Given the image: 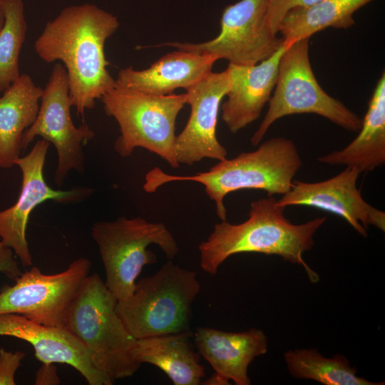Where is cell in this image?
<instances>
[{
	"instance_id": "cell-8",
	"label": "cell",
	"mask_w": 385,
	"mask_h": 385,
	"mask_svg": "<svg viewBox=\"0 0 385 385\" xmlns=\"http://www.w3.org/2000/svg\"><path fill=\"white\" fill-rule=\"evenodd\" d=\"M322 116L352 132L359 131L362 119L320 86L313 73L309 56V38L288 45L279 63L276 85L269 107L250 142L257 145L278 119L294 114Z\"/></svg>"
},
{
	"instance_id": "cell-10",
	"label": "cell",
	"mask_w": 385,
	"mask_h": 385,
	"mask_svg": "<svg viewBox=\"0 0 385 385\" xmlns=\"http://www.w3.org/2000/svg\"><path fill=\"white\" fill-rule=\"evenodd\" d=\"M71 107L67 72L62 63H56L43 88L36 118L23 135L22 148L37 136L53 145L58 156L53 180L58 186L63 184L71 170L83 173V148L95 136L85 123L79 126L73 123Z\"/></svg>"
},
{
	"instance_id": "cell-4",
	"label": "cell",
	"mask_w": 385,
	"mask_h": 385,
	"mask_svg": "<svg viewBox=\"0 0 385 385\" xmlns=\"http://www.w3.org/2000/svg\"><path fill=\"white\" fill-rule=\"evenodd\" d=\"M118 299L97 274L83 281L66 310L63 327L84 346L94 365L113 384L132 376L140 364L136 339L116 312Z\"/></svg>"
},
{
	"instance_id": "cell-3",
	"label": "cell",
	"mask_w": 385,
	"mask_h": 385,
	"mask_svg": "<svg viewBox=\"0 0 385 385\" xmlns=\"http://www.w3.org/2000/svg\"><path fill=\"white\" fill-rule=\"evenodd\" d=\"M302 165L294 143L289 139L272 138L260 144L254 151L219 160L208 170L192 175H173L159 168L150 170L145 177L143 189L155 192L160 186L174 181H192L205 187L206 194L215 202L221 221L227 220L224 199L240 190H264L267 196L284 195Z\"/></svg>"
},
{
	"instance_id": "cell-25",
	"label": "cell",
	"mask_w": 385,
	"mask_h": 385,
	"mask_svg": "<svg viewBox=\"0 0 385 385\" xmlns=\"http://www.w3.org/2000/svg\"><path fill=\"white\" fill-rule=\"evenodd\" d=\"M322 0H270L267 10V21L276 33H279V24L284 16L295 7H304L314 4Z\"/></svg>"
},
{
	"instance_id": "cell-17",
	"label": "cell",
	"mask_w": 385,
	"mask_h": 385,
	"mask_svg": "<svg viewBox=\"0 0 385 385\" xmlns=\"http://www.w3.org/2000/svg\"><path fill=\"white\" fill-rule=\"evenodd\" d=\"M195 347L214 372L236 385H250V364L267 351L268 341L261 329L231 332L197 327L193 332Z\"/></svg>"
},
{
	"instance_id": "cell-9",
	"label": "cell",
	"mask_w": 385,
	"mask_h": 385,
	"mask_svg": "<svg viewBox=\"0 0 385 385\" xmlns=\"http://www.w3.org/2000/svg\"><path fill=\"white\" fill-rule=\"evenodd\" d=\"M270 0H240L223 10L220 32L203 43H165L178 50L211 54L224 58L229 64L253 66L266 60L283 45L266 18Z\"/></svg>"
},
{
	"instance_id": "cell-11",
	"label": "cell",
	"mask_w": 385,
	"mask_h": 385,
	"mask_svg": "<svg viewBox=\"0 0 385 385\" xmlns=\"http://www.w3.org/2000/svg\"><path fill=\"white\" fill-rule=\"evenodd\" d=\"M92 264L79 257L63 272L46 274L32 267L0 292V314H16L48 326H63L66 309Z\"/></svg>"
},
{
	"instance_id": "cell-6",
	"label": "cell",
	"mask_w": 385,
	"mask_h": 385,
	"mask_svg": "<svg viewBox=\"0 0 385 385\" xmlns=\"http://www.w3.org/2000/svg\"><path fill=\"white\" fill-rule=\"evenodd\" d=\"M106 115L117 121L120 135L114 149L122 158L143 148L178 168L174 151L175 124L178 113L186 103L185 93L158 96L120 86L101 98Z\"/></svg>"
},
{
	"instance_id": "cell-26",
	"label": "cell",
	"mask_w": 385,
	"mask_h": 385,
	"mask_svg": "<svg viewBox=\"0 0 385 385\" xmlns=\"http://www.w3.org/2000/svg\"><path fill=\"white\" fill-rule=\"evenodd\" d=\"M26 354L22 351H9L0 348V385H14L15 374Z\"/></svg>"
},
{
	"instance_id": "cell-19",
	"label": "cell",
	"mask_w": 385,
	"mask_h": 385,
	"mask_svg": "<svg viewBox=\"0 0 385 385\" xmlns=\"http://www.w3.org/2000/svg\"><path fill=\"white\" fill-rule=\"evenodd\" d=\"M134 357L163 371L174 385H199L205 376L191 330L136 339Z\"/></svg>"
},
{
	"instance_id": "cell-24",
	"label": "cell",
	"mask_w": 385,
	"mask_h": 385,
	"mask_svg": "<svg viewBox=\"0 0 385 385\" xmlns=\"http://www.w3.org/2000/svg\"><path fill=\"white\" fill-rule=\"evenodd\" d=\"M5 22L0 31V93L21 75L19 56L26 38L27 23L22 0H1Z\"/></svg>"
},
{
	"instance_id": "cell-30",
	"label": "cell",
	"mask_w": 385,
	"mask_h": 385,
	"mask_svg": "<svg viewBox=\"0 0 385 385\" xmlns=\"http://www.w3.org/2000/svg\"><path fill=\"white\" fill-rule=\"evenodd\" d=\"M5 22V14L1 0H0V31L4 26Z\"/></svg>"
},
{
	"instance_id": "cell-1",
	"label": "cell",
	"mask_w": 385,
	"mask_h": 385,
	"mask_svg": "<svg viewBox=\"0 0 385 385\" xmlns=\"http://www.w3.org/2000/svg\"><path fill=\"white\" fill-rule=\"evenodd\" d=\"M118 27L117 17L96 5H73L48 21L34 43L42 61L63 63L78 115L83 117L116 84L107 69L104 46Z\"/></svg>"
},
{
	"instance_id": "cell-20",
	"label": "cell",
	"mask_w": 385,
	"mask_h": 385,
	"mask_svg": "<svg viewBox=\"0 0 385 385\" xmlns=\"http://www.w3.org/2000/svg\"><path fill=\"white\" fill-rule=\"evenodd\" d=\"M42 91L23 73L0 96L1 168H11L21 157L23 135L36 118Z\"/></svg>"
},
{
	"instance_id": "cell-13",
	"label": "cell",
	"mask_w": 385,
	"mask_h": 385,
	"mask_svg": "<svg viewBox=\"0 0 385 385\" xmlns=\"http://www.w3.org/2000/svg\"><path fill=\"white\" fill-rule=\"evenodd\" d=\"M231 86L230 71L210 72L185 93L190 115L176 136L175 157L179 164L192 165L202 159L222 160L227 151L217 138L220 106Z\"/></svg>"
},
{
	"instance_id": "cell-18",
	"label": "cell",
	"mask_w": 385,
	"mask_h": 385,
	"mask_svg": "<svg viewBox=\"0 0 385 385\" xmlns=\"http://www.w3.org/2000/svg\"><path fill=\"white\" fill-rule=\"evenodd\" d=\"M215 56L179 50L163 56L145 70L121 69L117 85L145 93L164 96L188 90L211 72Z\"/></svg>"
},
{
	"instance_id": "cell-7",
	"label": "cell",
	"mask_w": 385,
	"mask_h": 385,
	"mask_svg": "<svg viewBox=\"0 0 385 385\" xmlns=\"http://www.w3.org/2000/svg\"><path fill=\"white\" fill-rule=\"evenodd\" d=\"M91 236L104 267L105 284L118 301L132 294L143 267L156 262L148 246H158L169 260L178 252L175 237L163 223L140 217L96 222L91 227Z\"/></svg>"
},
{
	"instance_id": "cell-15",
	"label": "cell",
	"mask_w": 385,
	"mask_h": 385,
	"mask_svg": "<svg viewBox=\"0 0 385 385\" xmlns=\"http://www.w3.org/2000/svg\"><path fill=\"white\" fill-rule=\"evenodd\" d=\"M0 336L12 337L31 344L41 363L68 364L90 385L113 383L94 365L81 342L63 326L37 323L16 314H0Z\"/></svg>"
},
{
	"instance_id": "cell-2",
	"label": "cell",
	"mask_w": 385,
	"mask_h": 385,
	"mask_svg": "<svg viewBox=\"0 0 385 385\" xmlns=\"http://www.w3.org/2000/svg\"><path fill=\"white\" fill-rule=\"evenodd\" d=\"M284 209L273 196H267L251 202L248 218L243 222L235 225L225 220L215 224L209 237L198 245L202 270L215 275L230 257L255 252L277 255L301 265L311 282H319V274L305 262L303 255L312 248L314 235L327 217L295 225L284 217Z\"/></svg>"
},
{
	"instance_id": "cell-22",
	"label": "cell",
	"mask_w": 385,
	"mask_h": 385,
	"mask_svg": "<svg viewBox=\"0 0 385 385\" xmlns=\"http://www.w3.org/2000/svg\"><path fill=\"white\" fill-rule=\"evenodd\" d=\"M373 0H322L290 9L282 18L279 33L284 44L309 37L329 27L348 29L354 24V14Z\"/></svg>"
},
{
	"instance_id": "cell-21",
	"label": "cell",
	"mask_w": 385,
	"mask_h": 385,
	"mask_svg": "<svg viewBox=\"0 0 385 385\" xmlns=\"http://www.w3.org/2000/svg\"><path fill=\"white\" fill-rule=\"evenodd\" d=\"M322 163L356 168L367 173L385 163V73L369 101L359 135L345 148L317 158Z\"/></svg>"
},
{
	"instance_id": "cell-5",
	"label": "cell",
	"mask_w": 385,
	"mask_h": 385,
	"mask_svg": "<svg viewBox=\"0 0 385 385\" xmlns=\"http://www.w3.org/2000/svg\"><path fill=\"white\" fill-rule=\"evenodd\" d=\"M201 286L196 273L168 261L135 283L115 310L136 339L190 330L192 304Z\"/></svg>"
},
{
	"instance_id": "cell-27",
	"label": "cell",
	"mask_w": 385,
	"mask_h": 385,
	"mask_svg": "<svg viewBox=\"0 0 385 385\" xmlns=\"http://www.w3.org/2000/svg\"><path fill=\"white\" fill-rule=\"evenodd\" d=\"M0 273L12 280H16L21 274L14 252L4 245L0 238Z\"/></svg>"
},
{
	"instance_id": "cell-23",
	"label": "cell",
	"mask_w": 385,
	"mask_h": 385,
	"mask_svg": "<svg viewBox=\"0 0 385 385\" xmlns=\"http://www.w3.org/2000/svg\"><path fill=\"white\" fill-rule=\"evenodd\" d=\"M289 373L296 379H312L325 385H382L356 374V369L342 354L322 356L316 349L289 350L284 354Z\"/></svg>"
},
{
	"instance_id": "cell-16",
	"label": "cell",
	"mask_w": 385,
	"mask_h": 385,
	"mask_svg": "<svg viewBox=\"0 0 385 385\" xmlns=\"http://www.w3.org/2000/svg\"><path fill=\"white\" fill-rule=\"evenodd\" d=\"M284 44L270 57L253 66L229 64L231 86L222 105V118L235 133L258 119L276 85Z\"/></svg>"
},
{
	"instance_id": "cell-14",
	"label": "cell",
	"mask_w": 385,
	"mask_h": 385,
	"mask_svg": "<svg viewBox=\"0 0 385 385\" xmlns=\"http://www.w3.org/2000/svg\"><path fill=\"white\" fill-rule=\"evenodd\" d=\"M361 173L346 167L335 176L319 182H292L290 190L277 200L279 206L315 207L344 218L359 235L366 237L369 225L385 231V213L368 202L356 187Z\"/></svg>"
},
{
	"instance_id": "cell-12",
	"label": "cell",
	"mask_w": 385,
	"mask_h": 385,
	"mask_svg": "<svg viewBox=\"0 0 385 385\" xmlns=\"http://www.w3.org/2000/svg\"><path fill=\"white\" fill-rule=\"evenodd\" d=\"M50 143L43 139L36 141L31 151L16 161L22 174V185L16 202L0 211V238L11 248L24 266L33 264L26 239V228L32 211L47 200L61 204L74 203L88 197L93 189L78 187L68 190L53 189L46 183L43 168Z\"/></svg>"
},
{
	"instance_id": "cell-28",
	"label": "cell",
	"mask_w": 385,
	"mask_h": 385,
	"mask_svg": "<svg viewBox=\"0 0 385 385\" xmlns=\"http://www.w3.org/2000/svg\"><path fill=\"white\" fill-rule=\"evenodd\" d=\"M60 379L57 374V369L54 364L42 363V366L36 372L35 384L47 385L58 384Z\"/></svg>"
},
{
	"instance_id": "cell-29",
	"label": "cell",
	"mask_w": 385,
	"mask_h": 385,
	"mask_svg": "<svg viewBox=\"0 0 385 385\" xmlns=\"http://www.w3.org/2000/svg\"><path fill=\"white\" fill-rule=\"evenodd\" d=\"M202 384L205 385H226L230 384V381L215 373L205 381H202Z\"/></svg>"
}]
</instances>
